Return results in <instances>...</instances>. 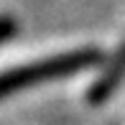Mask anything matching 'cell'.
<instances>
[{"label": "cell", "mask_w": 125, "mask_h": 125, "mask_svg": "<svg viewBox=\"0 0 125 125\" xmlns=\"http://www.w3.org/2000/svg\"><path fill=\"white\" fill-rule=\"evenodd\" d=\"M100 61H102L100 49L84 46V49H74V51H66V54L46 56V59L28 61V64L13 66V69H5V72H0V100L15 94L18 89L33 87V84H41V82L74 77L77 72L92 69V66L100 64Z\"/></svg>", "instance_id": "cell-1"}, {"label": "cell", "mask_w": 125, "mask_h": 125, "mask_svg": "<svg viewBox=\"0 0 125 125\" xmlns=\"http://www.w3.org/2000/svg\"><path fill=\"white\" fill-rule=\"evenodd\" d=\"M123 77H125V46L117 51V54H115V59L107 64L105 74H102L97 82L89 87L87 100L92 102V105H100V102H105L112 92H115V87L123 82Z\"/></svg>", "instance_id": "cell-2"}, {"label": "cell", "mask_w": 125, "mask_h": 125, "mask_svg": "<svg viewBox=\"0 0 125 125\" xmlns=\"http://www.w3.org/2000/svg\"><path fill=\"white\" fill-rule=\"evenodd\" d=\"M15 33H18V21L10 13H0V46L8 43Z\"/></svg>", "instance_id": "cell-3"}]
</instances>
